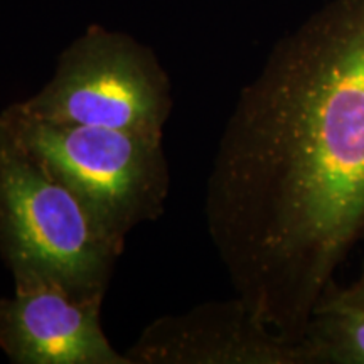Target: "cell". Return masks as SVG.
<instances>
[{
    "mask_svg": "<svg viewBox=\"0 0 364 364\" xmlns=\"http://www.w3.org/2000/svg\"><path fill=\"white\" fill-rule=\"evenodd\" d=\"M206 221L235 295L299 341L364 243V0H329L241 90Z\"/></svg>",
    "mask_w": 364,
    "mask_h": 364,
    "instance_id": "obj_1",
    "label": "cell"
},
{
    "mask_svg": "<svg viewBox=\"0 0 364 364\" xmlns=\"http://www.w3.org/2000/svg\"><path fill=\"white\" fill-rule=\"evenodd\" d=\"M122 250L0 124V255L16 290L103 299Z\"/></svg>",
    "mask_w": 364,
    "mask_h": 364,
    "instance_id": "obj_2",
    "label": "cell"
},
{
    "mask_svg": "<svg viewBox=\"0 0 364 364\" xmlns=\"http://www.w3.org/2000/svg\"><path fill=\"white\" fill-rule=\"evenodd\" d=\"M0 124L122 250L134 228L162 215L171 189L162 139L41 120L17 103L0 112Z\"/></svg>",
    "mask_w": 364,
    "mask_h": 364,
    "instance_id": "obj_3",
    "label": "cell"
},
{
    "mask_svg": "<svg viewBox=\"0 0 364 364\" xmlns=\"http://www.w3.org/2000/svg\"><path fill=\"white\" fill-rule=\"evenodd\" d=\"M17 105L41 120L162 139L172 88L147 46L91 26L63 51L53 78Z\"/></svg>",
    "mask_w": 364,
    "mask_h": 364,
    "instance_id": "obj_4",
    "label": "cell"
},
{
    "mask_svg": "<svg viewBox=\"0 0 364 364\" xmlns=\"http://www.w3.org/2000/svg\"><path fill=\"white\" fill-rule=\"evenodd\" d=\"M125 354L132 364H306L300 341L273 329L236 295L156 318Z\"/></svg>",
    "mask_w": 364,
    "mask_h": 364,
    "instance_id": "obj_5",
    "label": "cell"
},
{
    "mask_svg": "<svg viewBox=\"0 0 364 364\" xmlns=\"http://www.w3.org/2000/svg\"><path fill=\"white\" fill-rule=\"evenodd\" d=\"M103 299L54 285L0 299V349L16 364H132L102 327Z\"/></svg>",
    "mask_w": 364,
    "mask_h": 364,
    "instance_id": "obj_6",
    "label": "cell"
},
{
    "mask_svg": "<svg viewBox=\"0 0 364 364\" xmlns=\"http://www.w3.org/2000/svg\"><path fill=\"white\" fill-rule=\"evenodd\" d=\"M299 341L306 364H364V312L317 307Z\"/></svg>",
    "mask_w": 364,
    "mask_h": 364,
    "instance_id": "obj_7",
    "label": "cell"
},
{
    "mask_svg": "<svg viewBox=\"0 0 364 364\" xmlns=\"http://www.w3.org/2000/svg\"><path fill=\"white\" fill-rule=\"evenodd\" d=\"M317 307H341L364 312V262L361 272L351 284L343 287V289L336 285L326 294V297L318 302Z\"/></svg>",
    "mask_w": 364,
    "mask_h": 364,
    "instance_id": "obj_8",
    "label": "cell"
}]
</instances>
